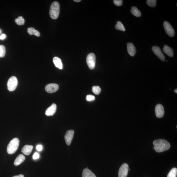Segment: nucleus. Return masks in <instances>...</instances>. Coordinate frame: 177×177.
I'll return each mask as SVG.
<instances>
[{"label":"nucleus","instance_id":"nucleus-1","mask_svg":"<svg viewBox=\"0 0 177 177\" xmlns=\"http://www.w3.org/2000/svg\"><path fill=\"white\" fill-rule=\"evenodd\" d=\"M154 149L158 152H162L169 150L170 147V144L167 141L163 139H158L153 142Z\"/></svg>","mask_w":177,"mask_h":177},{"label":"nucleus","instance_id":"nucleus-2","mask_svg":"<svg viewBox=\"0 0 177 177\" xmlns=\"http://www.w3.org/2000/svg\"><path fill=\"white\" fill-rule=\"evenodd\" d=\"M60 12V4L57 1H54L51 4L49 11V14L51 18L53 19L58 18Z\"/></svg>","mask_w":177,"mask_h":177},{"label":"nucleus","instance_id":"nucleus-3","mask_svg":"<svg viewBox=\"0 0 177 177\" xmlns=\"http://www.w3.org/2000/svg\"><path fill=\"white\" fill-rule=\"evenodd\" d=\"M19 144V141L17 138H15L11 141L9 143L7 151L9 154L15 153L18 149Z\"/></svg>","mask_w":177,"mask_h":177},{"label":"nucleus","instance_id":"nucleus-4","mask_svg":"<svg viewBox=\"0 0 177 177\" xmlns=\"http://www.w3.org/2000/svg\"><path fill=\"white\" fill-rule=\"evenodd\" d=\"M18 81L17 78L15 76H12L9 79L7 82V88L8 90L11 91H14L17 88Z\"/></svg>","mask_w":177,"mask_h":177},{"label":"nucleus","instance_id":"nucleus-5","mask_svg":"<svg viewBox=\"0 0 177 177\" xmlns=\"http://www.w3.org/2000/svg\"><path fill=\"white\" fill-rule=\"evenodd\" d=\"M96 57L94 54L89 53L87 56L86 62L89 69L92 70L94 68L95 64Z\"/></svg>","mask_w":177,"mask_h":177},{"label":"nucleus","instance_id":"nucleus-6","mask_svg":"<svg viewBox=\"0 0 177 177\" xmlns=\"http://www.w3.org/2000/svg\"><path fill=\"white\" fill-rule=\"evenodd\" d=\"M163 26L165 31L168 35L170 37H173L175 34L174 30L170 23L165 21L164 22Z\"/></svg>","mask_w":177,"mask_h":177},{"label":"nucleus","instance_id":"nucleus-7","mask_svg":"<svg viewBox=\"0 0 177 177\" xmlns=\"http://www.w3.org/2000/svg\"><path fill=\"white\" fill-rule=\"evenodd\" d=\"M129 171V166L127 164L124 163L120 167L119 171V177H127Z\"/></svg>","mask_w":177,"mask_h":177},{"label":"nucleus","instance_id":"nucleus-8","mask_svg":"<svg viewBox=\"0 0 177 177\" xmlns=\"http://www.w3.org/2000/svg\"><path fill=\"white\" fill-rule=\"evenodd\" d=\"M152 50L157 57L163 62L165 61V56L162 52L160 48L157 46H154L152 48Z\"/></svg>","mask_w":177,"mask_h":177},{"label":"nucleus","instance_id":"nucleus-9","mask_svg":"<svg viewBox=\"0 0 177 177\" xmlns=\"http://www.w3.org/2000/svg\"><path fill=\"white\" fill-rule=\"evenodd\" d=\"M58 85L56 84H48L45 86V91L47 93H52L56 92L59 89Z\"/></svg>","mask_w":177,"mask_h":177},{"label":"nucleus","instance_id":"nucleus-10","mask_svg":"<svg viewBox=\"0 0 177 177\" xmlns=\"http://www.w3.org/2000/svg\"><path fill=\"white\" fill-rule=\"evenodd\" d=\"M155 113L156 117L158 118L163 117L164 114V110L163 106L161 104H158L156 105L155 110Z\"/></svg>","mask_w":177,"mask_h":177},{"label":"nucleus","instance_id":"nucleus-11","mask_svg":"<svg viewBox=\"0 0 177 177\" xmlns=\"http://www.w3.org/2000/svg\"><path fill=\"white\" fill-rule=\"evenodd\" d=\"M74 131L73 130L68 131L66 133L64 138L66 144L68 145H70L72 139H73Z\"/></svg>","mask_w":177,"mask_h":177},{"label":"nucleus","instance_id":"nucleus-12","mask_svg":"<svg viewBox=\"0 0 177 177\" xmlns=\"http://www.w3.org/2000/svg\"><path fill=\"white\" fill-rule=\"evenodd\" d=\"M127 50L128 53L131 56H134L137 52L136 48L133 44L131 42L127 43Z\"/></svg>","mask_w":177,"mask_h":177},{"label":"nucleus","instance_id":"nucleus-13","mask_svg":"<svg viewBox=\"0 0 177 177\" xmlns=\"http://www.w3.org/2000/svg\"><path fill=\"white\" fill-rule=\"evenodd\" d=\"M56 105L54 103L52 104L46 110L45 114L47 116L53 115L56 113Z\"/></svg>","mask_w":177,"mask_h":177},{"label":"nucleus","instance_id":"nucleus-14","mask_svg":"<svg viewBox=\"0 0 177 177\" xmlns=\"http://www.w3.org/2000/svg\"><path fill=\"white\" fill-rule=\"evenodd\" d=\"M33 148V146L32 145H25L21 150V151L24 154L26 155H29L32 151Z\"/></svg>","mask_w":177,"mask_h":177},{"label":"nucleus","instance_id":"nucleus-15","mask_svg":"<svg viewBox=\"0 0 177 177\" xmlns=\"http://www.w3.org/2000/svg\"><path fill=\"white\" fill-rule=\"evenodd\" d=\"M163 51L168 56L172 57L174 55V51L172 48L167 45H165L163 48Z\"/></svg>","mask_w":177,"mask_h":177},{"label":"nucleus","instance_id":"nucleus-16","mask_svg":"<svg viewBox=\"0 0 177 177\" xmlns=\"http://www.w3.org/2000/svg\"><path fill=\"white\" fill-rule=\"evenodd\" d=\"M82 177H97L95 174L88 169H85L83 170Z\"/></svg>","mask_w":177,"mask_h":177},{"label":"nucleus","instance_id":"nucleus-17","mask_svg":"<svg viewBox=\"0 0 177 177\" xmlns=\"http://www.w3.org/2000/svg\"><path fill=\"white\" fill-rule=\"evenodd\" d=\"M25 157L22 154H20L17 156L15 159L14 164L15 165L18 166L20 164L25 160Z\"/></svg>","mask_w":177,"mask_h":177},{"label":"nucleus","instance_id":"nucleus-18","mask_svg":"<svg viewBox=\"0 0 177 177\" xmlns=\"http://www.w3.org/2000/svg\"><path fill=\"white\" fill-rule=\"evenodd\" d=\"M53 60L54 64L56 67L60 69H63L62 63L60 58L55 57L53 58Z\"/></svg>","mask_w":177,"mask_h":177},{"label":"nucleus","instance_id":"nucleus-19","mask_svg":"<svg viewBox=\"0 0 177 177\" xmlns=\"http://www.w3.org/2000/svg\"><path fill=\"white\" fill-rule=\"evenodd\" d=\"M131 13L135 17H139L141 16V13L136 7L133 6L131 8Z\"/></svg>","mask_w":177,"mask_h":177},{"label":"nucleus","instance_id":"nucleus-20","mask_svg":"<svg viewBox=\"0 0 177 177\" xmlns=\"http://www.w3.org/2000/svg\"><path fill=\"white\" fill-rule=\"evenodd\" d=\"M27 32L28 34L30 35H34L38 37L40 36V32L34 28H28L27 29Z\"/></svg>","mask_w":177,"mask_h":177},{"label":"nucleus","instance_id":"nucleus-21","mask_svg":"<svg viewBox=\"0 0 177 177\" xmlns=\"http://www.w3.org/2000/svg\"><path fill=\"white\" fill-rule=\"evenodd\" d=\"M116 29L122 31H125V29L124 25L121 21H117L116 25H115Z\"/></svg>","mask_w":177,"mask_h":177},{"label":"nucleus","instance_id":"nucleus-22","mask_svg":"<svg viewBox=\"0 0 177 177\" xmlns=\"http://www.w3.org/2000/svg\"><path fill=\"white\" fill-rule=\"evenodd\" d=\"M177 174V169L176 168H174L170 170L168 174L167 177H176Z\"/></svg>","mask_w":177,"mask_h":177},{"label":"nucleus","instance_id":"nucleus-23","mask_svg":"<svg viewBox=\"0 0 177 177\" xmlns=\"http://www.w3.org/2000/svg\"><path fill=\"white\" fill-rule=\"evenodd\" d=\"M15 22L19 25H23L25 23V20L22 17L20 16L15 19Z\"/></svg>","mask_w":177,"mask_h":177},{"label":"nucleus","instance_id":"nucleus-24","mask_svg":"<svg viewBox=\"0 0 177 177\" xmlns=\"http://www.w3.org/2000/svg\"><path fill=\"white\" fill-rule=\"evenodd\" d=\"M92 91L95 95H99L101 91V89L98 86H93L92 88Z\"/></svg>","mask_w":177,"mask_h":177},{"label":"nucleus","instance_id":"nucleus-25","mask_svg":"<svg viewBox=\"0 0 177 177\" xmlns=\"http://www.w3.org/2000/svg\"><path fill=\"white\" fill-rule=\"evenodd\" d=\"M6 50L5 46L3 45H0V57L3 58L5 56Z\"/></svg>","mask_w":177,"mask_h":177},{"label":"nucleus","instance_id":"nucleus-26","mask_svg":"<svg viewBox=\"0 0 177 177\" xmlns=\"http://www.w3.org/2000/svg\"><path fill=\"white\" fill-rule=\"evenodd\" d=\"M156 0H147L146 3L147 5L151 7H154L156 5Z\"/></svg>","mask_w":177,"mask_h":177},{"label":"nucleus","instance_id":"nucleus-27","mask_svg":"<svg viewBox=\"0 0 177 177\" xmlns=\"http://www.w3.org/2000/svg\"><path fill=\"white\" fill-rule=\"evenodd\" d=\"M113 3L116 6H121L123 4V1L122 0H114Z\"/></svg>","mask_w":177,"mask_h":177},{"label":"nucleus","instance_id":"nucleus-28","mask_svg":"<svg viewBox=\"0 0 177 177\" xmlns=\"http://www.w3.org/2000/svg\"><path fill=\"white\" fill-rule=\"evenodd\" d=\"M95 99L94 96L91 95H87L86 99L87 101H93Z\"/></svg>","mask_w":177,"mask_h":177},{"label":"nucleus","instance_id":"nucleus-29","mask_svg":"<svg viewBox=\"0 0 177 177\" xmlns=\"http://www.w3.org/2000/svg\"><path fill=\"white\" fill-rule=\"evenodd\" d=\"M32 157H33V158L34 159V160L35 159H36L39 158V154L38 153L35 152L33 156Z\"/></svg>","mask_w":177,"mask_h":177},{"label":"nucleus","instance_id":"nucleus-30","mask_svg":"<svg viewBox=\"0 0 177 177\" xmlns=\"http://www.w3.org/2000/svg\"><path fill=\"white\" fill-rule=\"evenodd\" d=\"M36 149L39 151H40L42 149V146L40 145H38L36 146Z\"/></svg>","mask_w":177,"mask_h":177},{"label":"nucleus","instance_id":"nucleus-31","mask_svg":"<svg viewBox=\"0 0 177 177\" xmlns=\"http://www.w3.org/2000/svg\"><path fill=\"white\" fill-rule=\"evenodd\" d=\"M6 38V35L5 34H3L0 36V39L1 40H3L4 39H5Z\"/></svg>","mask_w":177,"mask_h":177},{"label":"nucleus","instance_id":"nucleus-32","mask_svg":"<svg viewBox=\"0 0 177 177\" xmlns=\"http://www.w3.org/2000/svg\"><path fill=\"white\" fill-rule=\"evenodd\" d=\"M12 177H24V176L23 174H19L18 176H13Z\"/></svg>","mask_w":177,"mask_h":177},{"label":"nucleus","instance_id":"nucleus-33","mask_svg":"<svg viewBox=\"0 0 177 177\" xmlns=\"http://www.w3.org/2000/svg\"><path fill=\"white\" fill-rule=\"evenodd\" d=\"M74 1L76 2H77V3H78V2H80L81 1V0H74Z\"/></svg>","mask_w":177,"mask_h":177},{"label":"nucleus","instance_id":"nucleus-34","mask_svg":"<svg viewBox=\"0 0 177 177\" xmlns=\"http://www.w3.org/2000/svg\"><path fill=\"white\" fill-rule=\"evenodd\" d=\"M174 92L175 93H177V89H175L174 91Z\"/></svg>","mask_w":177,"mask_h":177},{"label":"nucleus","instance_id":"nucleus-35","mask_svg":"<svg viewBox=\"0 0 177 177\" xmlns=\"http://www.w3.org/2000/svg\"><path fill=\"white\" fill-rule=\"evenodd\" d=\"M1 30H0V33H1Z\"/></svg>","mask_w":177,"mask_h":177}]
</instances>
